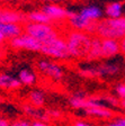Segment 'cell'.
Here are the masks:
<instances>
[{"instance_id":"6da1fadb","label":"cell","mask_w":125,"mask_h":126,"mask_svg":"<svg viewBox=\"0 0 125 126\" xmlns=\"http://www.w3.org/2000/svg\"><path fill=\"white\" fill-rule=\"evenodd\" d=\"M90 34L86 32L80 31H72L67 35L65 42L68 45L69 52H70L71 59H77V60H87L90 50L91 44Z\"/></svg>"},{"instance_id":"7a4b0ae2","label":"cell","mask_w":125,"mask_h":126,"mask_svg":"<svg viewBox=\"0 0 125 126\" xmlns=\"http://www.w3.org/2000/svg\"><path fill=\"white\" fill-rule=\"evenodd\" d=\"M96 35L100 38L123 39L125 37V16L100 19L96 26Z\"/></svg>"},{"instance_id":"3957f363","label":"cell","mask_w":125,"mask_h":126,"mask_svg":"<svg viewBox=\"0 0 125 126\" xmlns=\"http://www.w3.org/2000/svg\"><path fill=\"white\" fill-rule=\"evenodd\" d=\"M42 54L54 60H69L71 59L68 45L65 39L60 36L50 39L45 43H42L41 51Z\"/></svg>"},{"instance_id":"277c9868","label":"cell","mask_w":125,"mask_h":126,"mask_svg":"<svg viewBox=\"0 0 125 126\" xmlns=\"http://www.w3.org/2000/svg\"><path fill=\"white\" fill-rule=\"evenodd\" d=\"M24 33L31 35L41 43H45L50 39L59 36L57 32L51 24H36V23H28L24 26Z\"/></svg>"},{"instance_id":"5b68a950","label":"cell","mask_w":125,"mask_h":126,"mask_svg":"<svg viewBox=\"0 0 125 126\" xmlns=\"http://www.w3.org/2000/svg\"><path fill=\"white\" fill-rule=\"evenodd\" d=\"M121 72V65L116 63H102L97 66H87L80 69L82 76L91 77V78H107V77L116 76Z\"/></svg>"},{"instance_id":"8992f818","label":"cell","mask_w":125,"mask_h":126,"mask_svg":"<svg viewBox=\"0 0 125 126\" xmlns=\"http://www.w3.org/2000/svg\"><path fill=\"white\" fill-rule=\"evenodd\" d=\"M69 25L73 31L86 32L88 34H96V26L97 23L87 20L79 14V11H70L68 10V17H67Z\"/></svg>"},{"instance_id":"52a82bcc","label":"cell","mask_w":125,"mask_h":126,"mask_svg":"<svg viewBox=\"0 0 125 126\" xmlns=\"http://www.w3.org/2000/svg\"><path fill=\"white\" fill-rule=\"evenodd\" d=\"M9 45L14 50H25L31 52H39L41 51L42 43L38 42L31 35L23 33L21 35L15 37L9 41Z\"/></svg>"},{"instance_id":"ba28073f","label":"cell","mask_w":125,"mask_h":126,"mask_svg":"<svg viewBox=\"0 0 125 126\" xmlns=\"http://www.w3.org/2000/svg\"><path fill=\"white\" fill-rule=\"evenodd\" d=\"M37 69L42 74L49 77L50 79H52L54 81H60L64 77L63 68L52 60H47V59L39 60L37 63Z\"/></svg>"},{"instance_id":"9c48e42d","label":"cell","mask_w":125,"mask_h":126,"mask_svg":"<svg viewBox=\"0 0 125 126\" xmlns=\"http://www.w3.org/2000/svg\"><path fill=\"white\" fill-rule=\"evenodd\" d=\"M121 53L120 41L102 38V59H112Z\"/></svg>"},{"instance_id":"30bf717a","label":"cell","mask_w":125,"mask_h":126,"mask_svg":"<svg viewBox=\"0 0 125 126\" xmlns=\"http://www.w3.org/2000/svg\"><path fill=\"white\" fill-rule=\"evenodd\" d=\"M46 16H49L51 20H64L68 17V9L61 7L60 5L56 3H47L44 5L41 9Z\"/></svg>"},{"instance_id":"8fae6325","label":"cell","mask_w":125,"mask_h":126,"mask_svg":"<svg viewBox=\"0 0 125 126\" xmlns=\"http://www.w3.org/2000/svg\"><path fill=\"white\" fill-rule=\"evenodd\" d=\"M24 33V27L20 24L14 23H0V34L3 36L5 39H10L19 36Z\"/></svg>"},{"instance_id":"7c38bea8","label":"cell","mask_w":125,"mask_h":126,"mask_svg":"<svg viewBox=\"0 0 125 126\" xmlns=\"http://www.w3.org/2000/svg\"><path fill=\"white\" fill-rule=\"evenodd\" d=\"M79 14L82 16L83 18H86L87 20L92 21V23H98L100 19H103L104 11L99 6L88 5L81 8L79 10Z\"/></svg>"},{"instance_id":"4fadbf2b","label":"cell","mask_w":125,"mask_h":126,"mask_svg":"<svg viewBox=\"0 0 125 126\" xmlns=\"http://www.w3.org/2000/svg\"><path fill=\"white\" fill-rule=\"evenodd\" d=\"M27 20V16L23 13L15 11L11 9H0V23H14V24H21Z\"/></svg>"},{"instance_id":"5bb4252c","label":"cell","mask_w":125,"mask_h":126,"mask_svg":"<svg viewBox=\"0 0 125 126\" xmlns=\"http://www.w3.org/2000/svg\"><path fill=\"white\" fill-rule=\"evenodd\" d=\"M104 14L107 18H120L124 14V6L120 1H113L105 7Z\"/></svg>"},{"instance_id":"9a60e30c","label":"cell","mask_w":125,"mask_h":126,"mask_svg":"<svg viewBox=\"0 0 125 126\" xmlns=\"http://www.w3.org/2000/svg\"><path fill=\"white\" fill-rule=\"evenodd\" d=\"M102 59V38L98 36H92L90 44V50L87 60L95 61Z\"/></svg>"},{"instance_id":"2e32d148","label":"cell","mask_w":125,"mask_h":126,"mask_svg":"<svg viewBox=\"0 0 125 126\" xmlns=\"http://www.w3.org/2000/svg\"><path fill=\"white\" fill-rule=\"evenodd\" d=\"M20 86L18 78L7 73H0V89H18Z\"/></svg>"},{"instance_id":"e0dca14e","label":"cell","mask_w":125,"mask_h":126,"mask_svg":"<svg viewBox=\"0 0 125 126\" xmlns=\"http://www.w3.org/2000/svg\"><path fill=\"white\" fill-rule=\"evenodd\" d=\"M82 111L87 116H92V117H97V118H110L114 115L113 110H110L109 108H104V107H90L83 109Z\"/></svg>"},{"instance_id":"ac0fdd59","label":"cell","mask_w":125,"mask_h":126,"mask_svg":"<svg viewBox=\"0 0 125 126\" xmlns=\"http://www.w3.org/2000/svg\"><path fill=\"white\" fill-rule=\"evenodd\" d=\"M18 80L24 86H32L36 82V74L31 69H21L18 72Z\"/></svg>"},{"instance_id":"d6986e66","label":"cell","mask_w":125,"mask_h":126,"mask_svg":"<svg viewBox=\"0 0 125 126\" xmlns=\"http://www.w3.org/2000/svg\"><path fill=\"white\" fill-rule=\"evenodd\" d=\"M28 100H29V104H31L32 106H34V107H37V108L43 107L45 104L44 91L38 90V89L31 91L28 94Z\"/></svg>"},{"instance_id":"ffe728a7","label":"cell","mask_w":125,"mask_h":126,"mask_svg":"<svg viewBox=\"0 0 125 126\" xmlns=\"http://www.w3.org/2000/svg\"><path fill=\"white\" fill-rule=\"evenodd\" d=\"M27 19L31 23H36V24H51L52 20L49 16H46L42 10H35L32 11L27 15Z\"/></svg>"},{"instance_id":"44dd1931","label":"cell","mask_w":125,"mask_h":126,"mask_svg":"<svg viewBox=\"0 0 125 126\" xmlns=\"http://www.w3.org/2000/svg\"><path fill=\"white\" fill-rule=\"evenodd\" d=\"M23 109H24V111L28 116H31V117H37V118H41V119H45V118L49 117L47 113L46 114L43 113L41 110V108L34 107V106H32V105H24Z\"/></svg>"},{"instance_id":"7402d4cb","label":"cell","mask_w":125,"mask_h":126,"mask_svg":"<svg viewBox=\"0 0 125 126\" xmlns=\"http://www.w3.org/2000/svg\"><path fill=\"white\" fill-rule=\"evenodd\" d=\"M115 92L117 94V96L121 98V99L125 98V82L118 83L117 86L115 87Z\"/></svg>"},{"instance_id":"603a6c76","label":"cell","mask_w":125,"mask_h":126,"mask_svg":"<svg viewBox=\"0 0 125 126\" xmlns=\"http://www.w3.org/2000/svg\"><path fill=\"white\" fill-rule=\"evenodd\" d=\"M10 126H31V123L26 119H17L14 123H11Z\"/></svg>"},{"instance_id":"cb8c5ba5","label":"cell","mask_w":125,"mask_h":126,"mask_svg":"<svg viewBox=\"0 0 125 126\" xmlns=\"http://www.w3.org/2000/svg\"><path fill=\"white\" fill-rule=\"evenodd\" d=\"M120 44H121V53L125 56V37L120 41Z\"/></svg>"},{"instance_id":"d4e9b609","label":"cell","mask_w":125,"mask_h":126,"mask_svg":"<svg viewBox=\"0 0 125 126\" xmlns=\"http://www.w3.org/2000/svg\"><path fill=\"white\" fill-rule=\"evenodd\" d=\"M31 126H49V125H47L46 123H44V122L37 121V122H34V123H32Z\"/></svg>"},{"instance_id":"484cf974","label":"cell","mask_w":125,"mask_h":126,"mask_svg":"<svg viewBox=\"0 0 125 126\" xmlns=\"http://www.w3.org/2000/svg\"><path fill=\"white\" fill-rule=\"evenodd\" d=\"M74 126H94V125H91V124L89 123H86V122H77L76 124H74Z\"/></svg>"},{"instance_id":"4316f807","label":"cell","mask_w":125,"mask_h":126,"mask_svg":"<svg viewBox=\"0 0 125 126\" xmlns=\"http://www.w3.org/2000/svg\"><path fill=\"white\" fill-rule=\"evenodd\" d=\"M0 126H10V124L8 123V121H6L5 118L0 117Z\"/></svg>"},{"instance_id":"83f0119b","label":"cell","mask_w":125,"mask_h":126,"mask_svg":"<svg viewBox=\"0 0 125 126\" xmlns=\"http://www.w3.org/2000/svg\"><path fill=\"white\" fill-rule=\"evenodd\" d=\"M116 122H118V123L125 125V116H123V117H117L116 118Z\"/></svg>"},{"instance_id":"f1b7e54d","label":"cell","mask_w":125,"mask_h":126,"mask_svg":"<svg viewBox=\"0 0 125 126\" xmlns=\"http://www.w3.org/2000/svg\"><path fill=\"white\" fill-rule=\"evenodd\" d=\"M106 126H125V125H123V124H121V123H118V122L115 121L114 123H109V124H107Z\"/></svg>"},{"instance_id":"f546056e","label":"cell","mask_w":125,"mask_h":126,"mask_svg":"<svg viewBox=\"0 0 125 126\" xmlns=\"http://www.w3.org/2000/svg\"><path fill=\"white\" fill-rule=\"evenodd\" d=\"M118 105L121 106V108H122V109H124V110H125V98L121 99V101H120V104H118Z\"/></svg>"},{"instance_id":"4dcf8cb0","label":"cell","mask_w":125,"mask_h":126,"mask_svg":"<svg viewBox=\"0 0 125 126\" xmlns=\"http://www.w3.org/2000/svg\"><path fill=\"white\" fill-rule=\"evenodd\" d=\"M41 1H43V2H50V3H54V2H56V1H59V0H41Z\"/></svg>"},{"instance_id":"1f68e13d","label":"cell","mask_w":125,"mask_h":126,"mask_svg":"<svg viewBox=\"0 0 125 126\" xmlns=\"http://www.w3.org/2000/svg\"><path fill=\"white\" fill-rule=\"evenodd\" d=\"M5 41H6V39L3 38V36H2L1 34H0V45H2L3 43H5Z\"/></svg>"},{"instance_id":"d6a6232c","label":"cell","mask_w":125,"mask_h":126,"mask_svg":"<svg viewBox=\"0 0 125 126\" xmlns=\"http://www.w3.org/2000/svg\"><path fill=\"white\" fill-rule=\"evenodd\" d=\"M2 56H3V53H2V51H1V50H0V59H1V58H2Z\"/></svg>"},{"instance_id":"836d02e7","label":"cell","mask_w":125,"mask_h":126,"mask_svg":"<svg viewBox=\"0 0 125 126\" xmlns=\"http://www.w3.org/2000/svg\"><path fill=\"white\" fill-rule=\"evenodd\" d=\"M20 1H26V0H20Z\"/></svg>"},{"instance_id":"e575fe53","label":"cell","mask_w":125,"mask_h":126,"mask_svg":"<svg viewBox=\"0 0 125 126\" xmlns=\"http://www.w3.org/2000/svg\"><path fill=\"white\" fill-rule=\"evenodd\" d=\"M59 1H60V0H59Z\"/></svg>"}]
</instances>
